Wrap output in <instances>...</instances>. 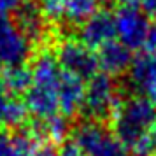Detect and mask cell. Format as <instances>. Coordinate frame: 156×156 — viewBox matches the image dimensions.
Listing matches in <instances>:
<instances>
[{
  "mask_svg": "<svg viewBox=\"0 0 156 156\" xmlns=\"http://www.w3.org/2000/svg\"><path fill=\"white\" fill-rule=\"evenodd\" d=\"M2 81L11 95L25 93L28 90L30 81H32V70L27 63L18 65V67H12V69L2 72Z\"/></svg>",
  "mask_w": 156,
  "mask_h": 156,
  "instance_id": "cell-16",
  "label": "cell"
},
{
  "mask_svg": "<svg viewBox=\"0 0 156 156\" xmlns=\"http://www.w3.org/2000/svg\"><path fill=\"white\" fill-rule=\"evenodd\" d=\"M79 41L93 51H98L105 44L116 41V21L114 12L97 11L95 14L79 27Z\"/></svg>",
  "mask_w": 156,
  "mask_h": 156,
  "instance_id": "cell-9",
  "label": "cell"
},
{
  "mask_svg": "<svg viewBox=\"0 0 156 156\" xmlns=\"http://www.w3.org/2000/svg\"><path fill=\"white\" fill-rule=\"evenodd\" d=\"M39 2H42V4H44V2H48V0H39Z\"/></svg>",
  "mask_w": 156,
  "mask_h": 156,
  "instance_id": "cell-26",
  "label": "cell"
},
{
  "mask_svg": "<svg viewBox=\"0 0 156 156\" xmlns=\"http://www.w3.org/2000/svg\"><path fill=\"white\" fill-rule=\"evenodd\" d=\"M86 93V81L74 74L63 70L62 84H60V112L65 118H72L83 111Z\"/></svg>",
  "mask_w": 156,
  "mask_h": 156,
  "instance_id": "cell-12",
  "label": "cell"
},
{
  "mask_svg": "<svg viewBox=\"0 0 156 156\" xmlns=\"http://www.w3.org/2000/svg\"><path fill=\"white\" fill-rule=\"evenodd\" d=\"M27 118H28V111H27V107L23 104V100H16V98L9 100L5 114H4V126L18 128L25 123Z\"/></svg>",
  "mask_w": 156,
  "mask_h": 156,
  "instance_id": "cell-17",
  "label": "cell"
},
{
  "mask_svg": "<svg viewBox=\"0 0 156 156\" xmlns=\"http://www.w3.org/2000/svg\"><path fill=\"white\" fill-rule=\"evenodd\" d=\"M97 0H48L42 9L49 21L81 27L97 12Z\"/></svg>",
  "mask_w": 156,
  "mask_h": 156,
  "instance_id": "cell-8",
  "label": "cell"
},
{
  "mask_svg": "<svg viewBox=\"0 0 156 156\" xmlns=\"http://www.w3.org/2000/svg\"><path fill=\"white\" fill-rule=\"evenodd\" d=\"M112 132L132 156H153L151 133L156 125V104L144 95L121 98L112 114Z\"/></svg>",
  "mask_w": 156,
  "mask_h": 156,
  "instance_id": "cell-1",
  "label": "cell"
},
{
  "mask_svg": "<svg viewBox=\"0 0 156 156\" xmlns=\"http://www.w3.org/2000/svg\"><path fill=\"white\" fill-rule=\"evenodd\" d=\"M35 149L37 140L28 132L0 130V156H32Z\"/></svg>",
  "mask_w": 156,
  "mask_h": 156,
  "instance_id": "cell-15",
  "label": "cell"
},
{
  "mask_svg": "<svg viewBox=\"0 0 156 156\" xmlns=\"http://www.w3.org/2000/svg\"><path fill=\"white\" fill-rule=\"evenodd\" d=\"M69 118H65L63 114H56L46 119H37L35 128L30 133L35 137L37 142H46V146L60 144L65 140V137L69 135Z\"/></svg>",
  "mask_w": 156,
  "mask_h": 156,
  "instance_id": "cell-14",
  "label": "cell"
},
{
  "mask_svg": "<svg viewBox=\"0 0 156 156\" xmlns=\"http://www.w3.org/2000/svg\"><path fill=\"white\" fill-rule=\"evenodd\" d=\"M55 55L65 72L74 74L84 81L91 79L98 72V60L95 51L83 44L79 39H69L60 42Z\"/></svg>",
  "mask_w": 156,
  "mask_h": 156,
  "instance_id": "cell-7",
  "label": "cell"
},
{
  "mask_svg": "<svg viewBox=\"0 0 156 156\" xmlns=\"http://www.w3.org/2000/svg\"><path fill=\"white\" fill-rule=\"evenodd\" d=\"M25 4H27V0H0V14L14 16Z\"/></svg>",
  "mask_w": 156,
  "mask_h": 156,
  "instance_id": "cell-18",
  "label": "cell"
},
{
  "mask_svg": "<svg viewBox=\"0 0 156 156\" xmlns=\"http://www.w3.org/2000/svg\"><path fill=\"white\" fill-rule=\"evenodd\" d=\"M62 156H86L77 146H74V144H69V146H65L63 151H62Z\"/></svg>",
  "mask_w": 156,
  "mask_h": 156,
  "instance_id": "cell-22",
  "label": "cell"
},
{
  "mask_svg": "<svg viewBox=\"0 0 156 156\" xmlns=\"http://www.w3.org/2000/svg\"><path fill=\"white\" fill-rule=\"evenodd\" d=\"M14 16H16V20H14L16 25L20 27V30L27 35V39L30 42H37V41H42L44 39L49 20H48L44 9L39 4L27 2Z\"/></svg>",
  "mask_w": 156,
  "mask_h": 156,
  "instance_id": "cell-13",
  "label": "cell"
},
{
  "mask_svg": "<svg viewBox=\"0 0 156 156\" xmlns=\"http://www.w3.org/2000/svg\"><path fill=\"white\" fill-rule=\"evenodd\" d=\"M121 98L123 97L114 77L104 72H97L91 79L86 81L83 112L93 121L111 119L119 105Z\"/></svg>",
  "mask_w": 156,
  "mask_h": 156,
  "instance_id": "cell-4",
  "label": "cell"
},
{
  "mask_svg": "<svg viewBox=\"0 0 156 156\" xmlns=\"http://www.w3.org/2000/svg\"><path fill=\"white\" fill-rule=\"evenodd\" d=\"M132 4L139 5V7H140L147 16L156 14V0H133Z\"/></svg>",
  "mask_w": 156,
  "mask_h": 156,
  "instance_id": "cell-21",
  "label": "cell"
},
{
  "mask_svg": "<svg viewBox=\"0 0 156 156\" xmlns=\"http://www.w3.org/2000/svg\"><path fill=\"white\" fill-rule=\"evenodd\" d=\"M151 144H153V154L156 156V125L153 128V133H151Z\"/></svg>",
  "mask_w": 156,
  "mask_h": 156,
  "instance_id": "cell-24",
  "label": "cell"
},
{
  "mask_svg": "<svg viewBox=\"0 0 156 156\" xmlns=\"http://www.w3.org/2000/svg\"><path fill=\"white\" fill-rule=\"evenodd\" d=\"M97 60H98L100 72L111 77H118L130 70L133 56H132V49H128L125 44H121L116 39L112 42L105 44L104 48H100L97 53Z\"/></svg>",
  "mask_w": 156,
  "mask_h": 156,
  "instance_id": "cell-11",
  "label": "cell"
},
{
  "mask_svg": "<svg viewBox=\"0 0 156 156\" xmlns=\"http://www.w3.org/2000/svg\"><path fill=\"white\" fill-rule=\"evenodd\" d=\"M114 21H116V39L121 44H125L132 51L144 48L151 23L149 16L139 5L123 2L114 12Z\"/></svg>",
  "mask_w": 156,
  "mask_h": 156,
  "instance_id": "cell-5",
  "label": "cell"
},
{
  "mask_svg": "<svg viewBox=\"0 0 156 156\" xmlns=\"http://www.w3.org/2000/svg\"><path fill=\"white\" fill-rule=\"evenodd\" d=\"M144 53H149V55L156 56V23L151 25V28L147 32L146 42H144Z\"/></svg>",
  "mask_w": 156,
  "mask_h": 156,
  "instance_id": "cell-19",
  "label": "cell"
},
{
  "mask_svg": "<svg viewBox=\"0 0 156 156\" xmlns=\"http://www.w3.org/2000/svg\"><path fill=\"white\" fill-rule=\"evenodd\" d=\"M97 2H102V4H114L116 0H97Z\"/></svg>",
  "mask_w": 156,
  "mask_h": 156,
  "instance_id": "cell-25",
  "label": "cell"
},
{
  "mask_svg": "<svg viewBox=\"0 0 156 156\" xmlns=\"http://www.w3.org/2000/svg\"><path fill=\"white\" fill-rule=\"evenodd\" d=\"M32 42L9 16L0 14V72L27 63Z\"/></svg>",
  "mask_w": 156,
  "mask_h": 156,
  "instance_id": "cell-6",
  "label": "cell"
},
{
  "mask_svg": "<svg viewBox=\"0 0 156 156\" xmlns=\"http://www.w3.org/2000/svg\"><path fill=\"white\" fill-rule=\"evenodd\" d=\"M9 100H11V93L7 91V88H5L4 81H2V77H0V126L4 125V114H5Z\"/></svg>",
  "mask_w": 156,
  "mask_h": 156,
  "instance_id": "cell-20",
  "label": "cell"
},
{
  "mask_svg": "<svg viewBox=\"0 0 156 156\" xmlns=\"http://www.w3.org/2000/svg\"><path fill=\"white\" fill-rule=\"evenodd\" d=\"M128 77L135 91L156 104V56L142 53L140 56L133 58Z\"/></svg>",
  "mask_w": 156,
  "mask_h": 156,
  "instance_id": "cell-10",
  "label": "cell"
},
{
  "mask_svg": "<svg viewBox=\"0 0 156 156\" xmlns=\"http://www.w3.org/2000/svg\"><path fill=\"white\" fill-rule=\"evenodd\" d=\"M32 81L23 93V104L34 119H46L60 112V84L63 69L51 51L39 53L30 65Z\"/></svg>",
  "mask_w": 156,
  "mask_h": 156,
  "instance_id": "cell-2",
  "label": "cell"
},
{
  "mask_svg": "<svg viewBox=\"0 0 156 156\" xmlns=\"http://www.w3.org/2000/svg\"><path fill=\"white\" fill-rule=\"evenodd\" d=\"M72 144L86 156H132L125 144L102 121L88 119L72 132Z\"/></svg>",
  "mask_w": 156,
  "mask_h": 156,
  "instance_id": "cell-3",
  "label": "cell"
},
{
  "mask_svg": "<svg viewBox=\"0 0 156 156\" xmlns=\"http://www.w3.org/2000/svg\"><path fill=\"white\" fill-rule=\"evenodd\" d=\"M32 156H62V154H58L51 146H42V147H37Z\"/></svg>",
  "mask_w": 156,
  "mask_h": 156,
  "instance_id": "cell-23",
  "label": "cell"
}]
</instances>
